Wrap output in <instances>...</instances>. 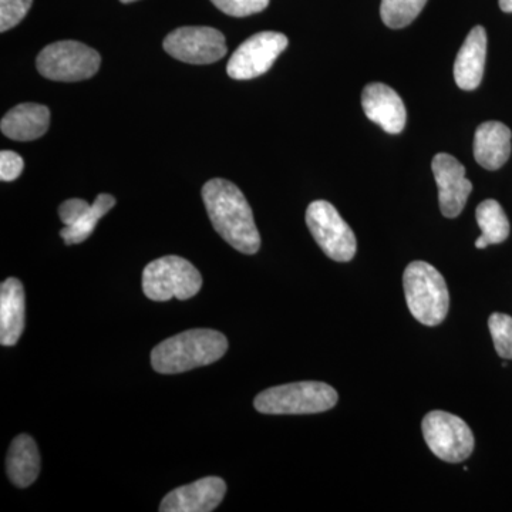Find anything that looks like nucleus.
<instances>
[{"mask_svg":"<svg viewBox=\"0 0 512 512\" xmlns=\"http://www.w3.org/2000/svg\"><path fill=\"white\" fill-rule=\"evenodd\" d=\"M201 286L200 271L181 256H163L144 268L143 291L151 301H187L201 291Z\"/></svg>","mask_w":512,"mask_h":512,"instance_id":"5","label":"nucleus"},{"mask_svg":"<svg viewBox=\"0 0 512 512\" xmlns=\"http://www.w3.org/2000/svg\"><path fill=\"white\" fill-rule=\"evenodd\" d=\"M511 130L500 121H485L474 136V157L481 167L495 171L511 156Z\"/></svg>","mask_w":512,"mask_h":512,"instance_id":"16","label":"nucleus"},{"mask_svg":"<svg viewBox=\"0 0 512 512\" xmlns=\"http://www.w3.org/2000/svg\"><path fill=\"white\" fill-rule=\"evenodd\" d=\"M225 15L245 18L268 8L269 0H211Z\"/></svg>","mask_w":512,"mask_h":512,"instance_id":"24","label":"nucleus"},{"mask_svg":"<svg viewBox=\"0 0 512 512\" xmlns=\"http://www.w3.org/2000/svg\"><path fill=\"white\" fill-rule=\"evenodd\" d=\"M116 205V198L110 194L97 195L96 200L92 204L90 211L84 215V218L77 222V224L64 227L60 231V237L67 245L82 244L90 235L93 234L100 218H103Z\"/></svg>","mask_w":512,"mask_h":512,"instance_id":"20","label":"nucleus"},{"mask_svg":"<svg viewBox=\"0 0 512 512\" xmlns=\"http://www.w3.org/2000/svg\"><path fill=\"white\" fill-rule=\"evenodd\" d=\"M164 50L180 62L211 64L227 55V43L220 30L207 26H185L165 37Z\"/></svg>","mask_w":512,"mask_h":512,"instance_id":"10","label":"nucleus"},{"mask_svg":"<svg viewBox=\"0 0 512 512\" xmlns=\"http://www.w3.org/2000/svg\"><path fill=\"white\" fill-rule=\"evenodd\" d=\"M50 124V111L43 104L22 103L3 117L0 128L6 137L16 141L37 140L46 133Z\"/></svg>","mask_w":512,"mask_h":512,"instance_id":"17","label":"nucleus"},{"mask_svg":"<svg viewBox=\"0 0 512 512\" xmlns=\"http://www.w3.org/2000/svg\"><path fill=\"white\" fill-rule=\"evenodd\" d=\"M288 47L284 33L261 32L249 37L235 50L227 64V73L234 80H251L262 76Z\"/></svg>","mask_w":512,"mask_h":512,"instance_id":"9","label":"nucleus"},{"mask_svg":"<svg viewBox=\"0 0 512 512\" xmlns=\"http://www.w3.org/2000/svg\"><path fill=\"white\" fill-rule=\"evenodd\" d=\"M431 170L439 188L441 212L447 218L458 217L473 191V184L466 177V168L456 157L440 153L433 158Z\"/></svg>","mask_w":512,"mask_h":512,"instance_id":"11","label":"nucleus"},{"mask_svg":"<svg viewBox=\"0 0 512 512\" xmlns=\"http://www.w3.org/2000/svg\"><path fill=\"white\" fill-rule=\"evenodd\" d=\"M228 340L212 329H192L164 340L151 352V366L161 375H177L217 362L227 353Z\"/></svg>","mask_w":512,"mask_h":512,"instance_id":"2","label":"nucleus"},{"mask_svg":"<svg viewBox=\"0 0 512 512\" xmlns=\"http://www.w3.org/2000/svg\"><path fill=\"white\" fill-rule=\"evenodd\" d=\"M32 3L33 0H0V32L18 26L28 15Z\"/></svg>","mask_w":512,"mask_h":512,"instance_id":"23","label":"nucleus"},{"mask_svg":"<svg viewBox=\"0 0 512 512\" xmlns=\"http://www.w3.org/2000/svg\"><path fill=\"white\" fill-rule=\"evenodd\" d=\"M101 57L92 47L74 40L52 43L37 56V70L53 82L73 83L99 72Z\"/></svg>","mask_w":512,"mask_h":512,"instance_id":"6","label":"nucleus"},{"mask_svg":"<svg viewBox=\"0 0 512 512\" xmlns=\"http://www.w3.org/2000/svg\"><path fill=\"white\" fill-rule=\"evenodd\" d=\"M362 106L367 119L386 133L399 134L407 121L406 106L392 87L383 83L367 84L362 93Z\"/></svg>","mask_w":512,"mask_h":512,"instance_id":"13","label":"nucleus"},{"mask_svg":"<svg viewBox=\"0 0 512 512\" xmlns=\"http://www.w3.org/2000/svg\"><path fill=\"white\" fill-rule=\"evenodd\" d=\"M431 453L446 463H461L474 450V434L460 417L446 412H431L421 424Z\"/></svg>","mask_w":512,"mask_h":512,"instance_id":"8","label":"nucleus"},{"mask_svg":"<svg viewBox=\"0 0 512 512\" xmlns=\"http://www.w3.org/2000/svg\"><path fill=\"white\" fill-rule=\"evenodd\" d=\"M426 3L427 0H382L380 16L387 28L403 29L420 15Z\"/></svg>","mask_w":512,"mask_h":512,"instance_id":"21","label":"nucleus"},{"mask_svg":"<svg viewBox=\"0 0 512 512\" xmlns=\"http://www.w3.org/2000/svg\"><path fill=\"white\" fill-rule=\"evenodd\" d=\"M92 205L89 202L80 200V198H72V200L64 201L59 208L60 220H62L64 227L77 224L87 212L90 211Z\"/></svg>","mask_w":512,"mask_h":512,"instance_id":"25","label":"nucleus"},{"mask_svg":"<svg viewBox=\"0 0 512 512\" xmlns=\"http://www.w3.org/2000/svg\"><path fill=\"white\" fill-rule=\"evenodd\" d=\"M120 2H123V3H133V2H137V0H120Z\"/></svg>","mask_w":512,"mask_h":512,"instance_id":"29","label":"nucleus"},{"mask_svg":"<svg viewBox=\"0 0 512 512\" xmlns=\"http://www.w3.org/2000/svg\"><path fill=\"white\" fill-rule=\"evenodd\" d=\"M500 2V8L505 13L512 12V0H498Z\"/></svg>","mask_w":512,"mask_h":512,"instance_id":"27","label":"nucleus"},{"mask_svg":"<svg viewBox=\"0 0 512 512\" xmlns=\"http://www.w3.org/2000/svg\"><path fill=\"white\" fill-rule=\"evenodd\" d=\"M227 484L220 477H205L165 495L161 512H211L224 500Z\"/></svg>","mask_w":512,"mask_h":512,"instance_id":"12","label":"nucleus"},{"mask_svg":"<svg viewBox=\"0 0 512 512\" xmlns=\"http://www.w3.org/2000/svg\"><path fill=\"white\" fill-rule=\"evenodd\" d=\"M477 224L481 229V237L488 245L501 244L510 237V221L501 207L500 202L485 200L476 211Z\"/></svg>","mask_w":512,"mask_h":512,"instance_id":"19","label":"nucleus"},{"mask_svg":"<svg viewBox=\"0 0 512 512\" xmlns=\"http://www.w3.org/2000/svg\"><path fill=\"white\" fill-rule=\"evenodd\" d=\"M338 400V392L329 384L298 382L264 390L255 397L254 406L264 414H313L328 412Z\"/></svg>","mask_w":512,"mask_h":512,"instance_id":"4","label":"nucleus"},{"mask_svg":"<svg viewBox=\"0 0 512 512\" xmlns=\"http://www.w3.org/2000/svg\"><path fill=\"white\" fill-rule=\"evenodd\" d=\"M404 295L414 318L426 326H437L446 319L450 295L443 275L427 262L416 261L403 275Z\"/></svg>","mask_w":512,"mask_h":512,"instance_id":"3","label":"nucleus"},{"mask_svg":"<svg viewBox=\"0 0 512 512\" xmlns=\"http://www.w3.org/2000/svg\"><path fill=\"white\" fill-rule=\"evenodd\" d=\"M202 200L215 231L232 248L254 255L261 248V235L247 198L231 181L214 178L202 187Z\"/></svg>","mask_w":512,"mask_h":512,"instance_id":"1","label":"nucleus"},{"mask_svg":"<svg viewBox=\"0 0 512 512\" xmlns=\"http://www.w3.org/2000/svg\"><path fill=\"white\" fill-rule=\"evenodd\" d=\"M6 468H8L10 481L16 487H29L39 477V448H37L35 440L28 434L16 437L10 444Z\"/></svg>","mask_w":512,"mask_h":512,"instance_id":"18","label":"nucleus"},{"mask_svg":"<svg viewBox=\"0 0 512 512\" xmlns=\"http://www.w3.org/2000/svg\"><path fill=\"white\" fill-rule=\"evenodd\" d=\"M488 247V244H487V241H485V239L483 237H478L477 241H476V248L478 249H484V248H487Z\"/></svg>","mask_w":512,"mask_h":512,"instance_id":"28","label":"nucleus"},{"mask_svg":"<svg viewBox=\"0 0 512 512\" xmlns=\"http://www.w3.org/2000/svg\"><path fill=\"white\" fill-rule=\"evenodd\" d=\"M495 350L503 359L512 360V318L504 313H493L488 319Z\"/></svg>","mask_w":512,"mask_h":512,"instance_id":"22","label":"nucleus"},{"mask_svg":"<svg viewBox=\"0 0 512 512\" xmlns=\"http://www.w3.org/2000/svg\"><path fill=\"white\" fill-rule=\"evenodd\" d=\"M23 167H25V163L19 154L8 150L0 153V180L6 181V183L15 181L22 174Z\"/></svg>","mask_w":512,"mask_h":512,"instance_id":"26","label":"nucleus"},{"mask_svg":"<svg viewBox=\"0 0 512 512\" xmlns=\"http://www.w3.org/2000/svg\"><path fill=\"white\" fill-rule=\"evenodd\" d=\"M26 299L22 282L8 278L0 285V343L15 346L25 330Z\"/></svg>","mask_w":512,"mask_h":512,"instance_id":"15","label":"nucleus"},{"mask_svg":"<svg viewBox=\"0 0 512 512\" xmlns=\"http://www.w3.org/2000/svg\"><path fill=\"white\" fill-rule=\"evenodd\" d=\"M306 225L326 256L336 262L352 261L357 241L348 222L328 201H313L306 210Z\"/></svg>","mask_w":512,"mask_h":512,"instance_id":"7","label":"nucleus"},{"mask_svg":"<svg viewBox=\"0 0 512 512\" xmlns=\"http://www.w3.org/2000/svg\"><path fill=\"white\" fill-rule=\"evenodd\" d=\"M487 59V32L483 26H476L468 33L454 63V79L460 89L471 92L480 86Z\"/></svg>","mask_w":512,"mask_h":512,"instance_id":"14","label":"nucleus"}]
</instances>
